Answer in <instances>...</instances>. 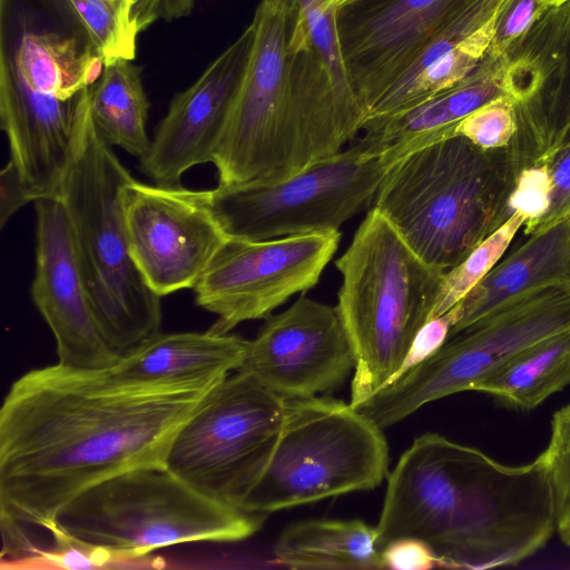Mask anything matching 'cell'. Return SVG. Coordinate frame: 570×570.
Returning <instances> with one entry per match:
<instances>
[{
    "label": "cell",
    "instance_id": "obj_1",
    "mask_svg": "<svg viewBox=\"0 0 570 570\" xmlns=\"http://www.w3.org/2000/svg\"><path fill=\"white\" fill-rule=\"evenodd\" d=\"M213 386L126 383L107 370L49 365L10 386L0 410V512L48 530L79 493L169 444Z\"/></svg>",
    "mask_w": 570,
    "mask_h": 570
},
{
    "label": "cell",
    "instance_id": "obj_2",
    "mask_svg": "<svg viewBox=\"0 0 570 570\" xmlns=\"http://www.w3.org/2000/svg\"><path fill=\"white\" fill-rule=\"evenodd\" d=\"M375 528L380 551L394 539L417 538L441 568L517 564L557 532L547 465L541 455L507 465L441 434H422L387 474Z\"/></svg>",
    "mask_w": 570,
    "mask_h": 570
},
{
    "label": "cell",
    "instance_id": "obj_3",
    "mask_svg": "<svg viewBox=\"0 0 570 570\" xmlns=\"http://www.w3.org/2000/svg\"><path fill=\"white\" fill-rule=\"evenodd\" d=\"M248 67L213 156L218 184L281 180L340 153L361 121L317 53L289 42L288 16L259 2Z\"/></svg>",
    "mask_w": 570,
    "mask_h": 570
},
{
    "label": "cell",
    "instance_id": "obj_4",
    "mask_svg": "<svg viewBox=\"0 0 570 570\" xmlns=\"http://www.w3.org/2000/svg\"><path fill=\"white\" fill-rule=\"evenodd\" d=\"M521 167L511 146L483 150L454 135L391 166L372 208L420 257L446 272L509 219L508 197Z\"/></svg>",
    "mask_w": 570,
    "mask_h": 570
},
{
    "label": "cell",
    "instance_id": "obj_5",
    "mask_svg": "<svg viewBox=\"0 0 570 570\" xmlns=\"http://www.w3.org/2000/svg\"><path fill=\"white\" fill-rule=\"evenodd\" d=\"M132 178L95 129L87 107L59 196L98 328L118 357L161 326V297L138 271L125 229L121 190Z\"/></svg>",
    "mask_w": 570,
    "mask_h": 570
},
{
    "label": "cell",
    "instance_id": "obj_6",
    "mask_svg": "<svg viewBox=\"0 0 570 570\" xmlns=\"http://www.w3.org/2000/svg\"><path fill=\"white\" fill-rule=\"evenodd\" d=\"M337 311L355 367L351 405L390 383L430 316L445 271L420 257L393 225L372 208L344 254Z\"/></svg>",
    "mask_w": 570,
    "mask_h": 570
},
{
    "label": "cell",
    "instance_id": "obj_7",
    "mask_svg": "<svg viewBox=\"0 0 570 570\" xmlns=\"http://www.w3.org/2000/svg\"><path fill=\"white\" fill-rule=\"evenodd\" d=\"M265 517L212 499L165 466H146L88 488L58 512L55 523L120 561L180 543L242 541L262 528Z\"/></svg>",
    "mask_w": 570,
    "mask_h": 570
},
{
    "label": "cell",
    "instance_id": "obj_8",
    "mask_svg": "<svg viewBox=\"0 0 570 570\" xmlns=\"http://www.w3.org/2000/svg\"><path fill=\"white\" fill-rule=\"evenodd\" d=\"M382 430L351 403L327 396L287 400L272 456L240 508L267 514L373 490L387 478Z\"/></svg>",
    "mask_w": 570,
    "mask_h": 570
},
{
    "label": "cell",
    "instance_id": "obj_9",
    "mask_svg": "<svg viewBox=\"0 0 570 570\" xmlns=\"http://www.w3.org/2000/svg\"><path fill=\"white\" fill-rule=\"evenodd\" d=\"M389 169L382 150L363 138L281 180L209 189L215 219L228 238L267 240L338 230L373 200Z\"/></svg>",
    "mask_w": 570,
    "mask_h": 570
},
{
    "label": "cell",
    "instance_id": "obj_10",
    "mask_svg": "<svg viewBox=\"0 0 570 570\" xmlns=\"http://www.w3.org/2000/svg\"><path fill=\"white\" fill-rule=\"evenodd\" d=\"M285 409L286 400L237 370L178 429L165 468L203 494L240 508L272 456Z\"/></svg>",
    "mask_w": 570,
    "mask_h": 570
},
{
    "label": "cell",
    "instance_id": "obj_11",
    "mask_svg": "<svg viewBox=\"0 0 570 570\" xmlns=\"http://www.w3.org/2000/svg\"><path fill=\"white\" fill-rule=\"evenodd\" d=\"M570 328V289L558 284L514 299L450 336L428 360L356 406L389 428L421 406L474 386L531 343Z\"/></svg>",
    "mask_w": 570,
    "mask_h": 570
},
{
    "label": "cell",
    "instance_id": "obj_12",
    "mask_svg": "<svg viewBox=\"0 0 570 570\" xmlns=\"http://www.w3.org/2000/svg\"><path fill=\"white\" fill-rule=\"evenodd\" d=\"M338 230L267 240L227 238L194 286L197 305L217 316L209 330L267 318L288 298L314 287L335 254Z\"/></svg>",
    "mask_w": 570,
    "mask_h": 570
},
{
    "label": "cell",
    "instance_id": "obj_13",
    "mask_svg": "<svg viewBox=\"0 0 570 570\" xmlns=\"http://www.w3.org/2000/svg\"><path fill=\"white\" fill-rule=\"evenodd\" d=\"M121 207L131 257L160 297L193 289L228 238L210 209L209 189L132 178L121 190Z\"/></svg>",
    "mask_w": 570,
    "mask_h": 570
},
{
    "label": "cell",
    "instance_id": "obj_14",
    "mask_svg": "<svg viewBox=\"0 0 570 570\" xmlns=\"http://www.w3.org/2000/svg\"><path fill=\"white\" fill-rule=\"evenodd\" d=\"M354 367L337 307L302 295L266 318L238 370L287 401L333 391Z\"/></svg>",
    "mask_w": 570,
    "mask_h": 570
},
{
    "label": "cell",
    "instance_id": "obj_15",
    "mask_svg": "<svg viewBox=\"0 0 570 570\" xmlns=\"http://www.w3.org/2000/svg\"><path fill=\"white\" fill-rule=\"evenodd\" d=\"M466 1L347 0L338 6L340 47L363 119L429 39Z\"/></svg>",
    "mask_w": 570,
    "mask_h": 570
},
{
    "label": "cell",
    "instance_id": "obj_16",
    "mask_svg": "<svg viewBox=\"0 0 570 570\" xmlns=\"http://www.w3.org/2000/svg\"><path fill=\"white\" fill-rule=\"evenodd\" d=\"M33 204L36 269L30 292L55 336L58 363L79 370L109 368L119 357L98 328L66 206L59 195Z\"/></svg>",
    "mask_w": 570,
    "mask_h": 570
},
{
    "label": "cell",
    "instance_id": "obj_17",
    "mask_svg": "<svg viewBox=\"0 0 570 570\" xmlns=\"http://www.w3.org/2000/svg\"><path fill=\"white\" fill-rule=\"evenodd\" d=\"M250 23L186 90L171 100L156 127L141 171L157 185H179L185 171L212 163L229 110L250 59Z\"/></svg>",
    "mask_w": 570,
    "mask_h": 570
},
{
    "label": "cell",
    "instance_id": "obj_18",
    "mask_svg": "<svg viewBox=\"0 0 570 570\" xmlns=\"http://www.w3.org/2000/svg\"><path fill=\"white\" fill-rule=\"evenodd\" d=\"M504 72L505 56L487 53L476 69L460 82L411 108L365 121L361 128L363 139L382 150L390 168L409 154L454 136L463 118L485 102L507 95Z\"/></svg>",
    "mask_w": 570,
    "mask_h": 570
},
{
    "label": "cell",
    "instance_id": "obj_19",
    "mask_svg": "<svg viewBox=\"0 0 570 570\" xmlns=\"http://www.w3.org/2000/svg\"><path fill=\"white\" fill-rule=\"evenodd\" d=\"M248 341L229 333H158L107 372L135 384L214 386L237 371Z\"/></svg>",
    "mask_w": 570,
    "mask_h": 570
},
{
    "label": "cell",
    "instance_id": "obj_20",
    "mask_svg": "<svg viewBox=\"0 0 570 570\" xmlns=\"http://www.w3.org/2000/svg\"><path fill=\"white\" fill-rule=\"evenodd\" d=\"M570 257V214L529 235L528 240L452 308L450 336L490 312L532 292L567 284Z\"/></svg>",
    "mask_w": 570,
    "mask_h": 570
},
{
    "label": "cell",
    "instance_id": "obj_21",
    "mask_svg": "<svg viewBox=\"0 0 570 570\" xmlns=\"http://www.w3.org/2000/svg\"><path fill=\"white\" fill-rule=\"evenodd\" d=\"M291 569H383L376 528L353 520H306L286 527L273 549Z\"/></svg>",
    "mask_w": 570,
    "mask_h": 570
},
{
    "label": "cell",
    "instance_id": "obj_22",
    "mask_svg": "<svg viewBox=\"0 0 570 570\" xmlns=\"http://www.w3.org/2000/svg\"><path fill=\"white\" fill-rule=\"evenodd\" d=\"M570 385V328L542 337L512 355L473 391L531 410Z\"/></svg>",
    "mask_w": 570,
    "mask_h": 570
},
{
    "label": "cell",
    "instance_id": "obj_23",
    "mask_svg": "<svg viewBox=\"0 0 570 570\" xmlns=\"http://www.w3.org/2000/svg\"><path fill=\"white\" fill-rule=\"evenodd\" d=\"M132 60L119 58L105 65L90 87L89 115L101 138L141 159L150 147L147 135L149 101L141 70Z\"/></svg>",
    "mask_w": 570,
    "mask_h": 570
},
{
    "label": "cell",
    "instance_id": "obj_24",
    "mask_svg": "<svg viewBox=\"0 0 570 570\" xmlns=\"http://www.w3.org/2000/svg\"><path fill=\"white\" fill-rule=\"evenodd\" d=\"M570 42V1L549 7L505 52V92L517 104L530 100L563 61Z\"/></svg>",
    "mask_w": 570,
    "mask_h": 570
},
{
    "label": "cell",
    "instance_id": "obj_25",
    "mask_svg": "<svg viewBox=\"0 0 570 570\" xmlns=\"http://www.w3.org/2000/svg\"><path fill=\"white\" fill-rule=\"evenodd\" d=\"M291 19V42L313 49L323 61L342 106L363 122V111L344 65L336 14L342 0H261Z\"/></svg>",
    "mask_w": 570,
    "mask_h": 570
},
{
    "label": "cell",
    "instance_id": "obj_26",
    "mask_svg": "<svg viewBox=\"0 0 570 570\" xmlns=\"http://www.w3.org/2000/svg\"><path fill=\"white\" fill-rule=\"evenodd\" d=\"M517 112L515 142L531 160L544 156L570 114V42L556 73L533 98L517 104Z\"/></svg>",
    "mask_w": 570,
    "mask_h": 570
},
{
    "label": "cell",
    "instance_id": "obj_27",
    "mask_svg": "<svg viewBox=\"0 0 570 570\" xmlns=\"http://www.w3.org/2000/svg\"><path fill=\"white\" fill-rule=\"evenodd\" d=\"M523 224L524 217L513 214L461 263L444 273L430 320L450 311L489 274Z\"/></svg>",
    "mask_w": 570,
    "mask_h": 570
},
{
    "label": "cell",
    "instance_id": "obj_28",
    "mask_svg": "<svg viewBox=\"0 0 570 570\" xmlns=\"http://www.w3.org/2000/svg\"><path fill=\"white\" fill-rule=\"evenodd\" d=\"M100 47L105 65L116 59L134 60L137 33L127 18L125 0H68Z\"/></svg>",
    "mask_w": 570,
    "mask_h": 570
},
{
    "label": "cell",
    "instance_id": "obj_29",
    "mask_svg": "<svg viewBox=\"0 0 570 570\" xmlns=\"http://www.w3.org/2000/svg\"><path fill=\"white\" fill-rule=\"evenodd\" d=\"M540 455L552 485L557 533L570 546V403L554 412L549 442Z\"/></svg>",
    "mask_w": 570,
    "mask_h": 570
},
{
    "label": "cell",
    "instance_id": "obj_30",
    "mask_svg": "<svg viewBox=\"0 0 570 570\" xmlns=\"http://www.w3.org/2000/svg\"><path fill=\"white\" fill-rule=\"evenodd\" d=\"M517 130V102L503 95L463 118L455 127L454 135L466 138L483 150H494L509 147Z\"/></svg>",
    "mask_w": 570,
    "mask_h": 570
},
{
    "label": "cell",
    "instance_id": "obj_31",
    "mask_svg": "<svg viewBox=\"0 0 570 570\" xmlns=\"http://www.w3.org/2000/svg\"><path fill=\"white\" fill-rule=\"evenodd\" d=\"M551 205V177L543 158L523 165L515 177L508 197L507 214L524 217L523 232L533 234L547 215Z\"/></svg>",
    "mask_w": 570,
    "mask_h": 570
},
{
    "label": "cell",
    "instance_id": "obj_32",
    "mask_svg": "<svg viewBox=\"0 0 570 570\" xmlns=\"http://www.w3.org/2000/svg\"><path fill=\"white\" fill-rule=\"evenodd\" d=\"M541 0H511L501 11L488 50L492 57L504 56L544 12Z\"/></svg>",
    "mask_w": 570,
    "mask_h": 570
},
{
    "label": "cell",
    "instance_id": "obj_33",
    "mask_svg": "<svg viewBox=\"0 0 570 570\" xmlns=\"http://www.w3.org/2000/svg\"><path fill=\"white\" fill-rule=\"evenodd\" d=\"M539 158H543L549 168L551 205L535 232L570 214V145L553 149Z\"/></svg>",
    "mask_w": 570,
    "mask_h": 570
},
{
    "label": "cell",
    "instance_id": "obj_34",
    "mask_svg": "<svg viewBox=\"0 0 570 570\" xmlns=\"http://www.w3.org/2000/svg\"><path fill=\"white\" fill-rule=\"evenodd\" d=\"M454 322L455 314L453 308L439 317L428 321L417 332L400 368L390 383L433 355L449 338Z\"/></svg>",
    "mask_w": 570,
    "mask_h": 570
},
{
    "label": "cell",
    "instance_id": "obj_35",
    "mask_svg": "<svg viewBox=\"0 0 570 570\" xmlns=\"http://www.w3.org/2000/svg\"><path fill=\"white\" fill-rule=\"evenodd\" d=\"M383 569L430 570L441 563L431 547L413 537H402L390 541L382 550Z\"/></svg>",
    "mask_w": 570,
    "mask_h": 570
},
{
    "label": "cell",
    "instance_id": "obj_36",
    "mask_svg": "<svg viewBox=\"0 0 570 570\" xmlns=\"http://www.w3.org/2000/svg\"><path fill=\"white\" fill-rule=\"evenodd\" d=\"M130 27L138 35L157 20L189 16L194 0H125Z\"/></svg>",
    "mask_w": 570,
    "mask_h": 570
},
{
    "label": "cell",
    "instance_id": "obj_37",
    "mask_svg": "<svg viewBox=\"0 0 570 570\" xmlns=\"http://www.w3.org/2000/svg\"><path fill=\"white\" fill-rule=\"evenodd\" d=\"M38 200L36 193L26 184L14 164L9 159L0 173V225L6 223L21 207Z\"/></svg>",
    "mask_w": 570,
    "mask_h": 570
},
{
    "label": "cell",
    "instance_id": "obj_38",
    "mask_svg": "<svg viewBox=\"0 0 570 570\" xmlns=\"http://www.w3.org/2000/svg\"><path fill=\"white\" fill-rule=\"evenodd\" d=\"M567 145H570V114L568 115L558 136L556 137L550 151H552L553 149L567 146Z\"/></svg>",
    "mask_w": 570,
    "mask_h": 570
},
{
    "label": "cell",
    "instance_id": "obj_39",
    "mask_svg": "<svg viewBox=\"0 0 570 570\" xmlns=\"http://www.w3.org/2000/svg\"><path fill=\"white\" fill-rule=\"evenodd\" d=\"M570 0H541L542 4L546 7V8H549V7H559L566 2H568Z\"/></svg>",
    "mask_w": 570,
    "mask_h": 570
},
{
    "label": "cell",
    "instance_id": "obj_40",
    "mask_svg": "<svg viewBox=\"0 0 570 570\" xmlns=\"http://www.w3.org/2000/svg\"><path fill=\"white\" fill-rule=\"evenodd\" d=\"M567 285L570 289V257H569V266H568V277H567Z\"/></svg>",
    "mask_w": 570,
    "mask_h": 570
},
{
    "label": "cell",
    "instance_id": "obj_41",
    "mask_svg": "<svg viewBox=\"0 0 570 570\" xmlns=\"http://www.w3.org/2000/svg\"><path fill=\"white\" fill-rule=\"evenodd\" d=\"M345 1H347V0H342V1H341V4H342L343 2H345Z\"/></svg>",
    "mask_w": 570,
    "mask_h": 570
}]
</instances>
